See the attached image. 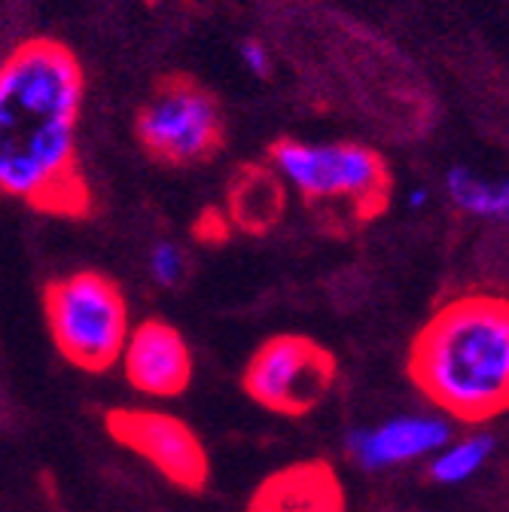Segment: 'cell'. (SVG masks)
<instances>
[{
    "label": "cell",
    "mask_w": 509,
    "mask_h": 512,
    "mask_svg": "<svg viewBox=\"0 0 509 512\" xmlns=\"http://www.w3.org/2000/svg\"><path fill=\"white\" fill-rule=\"evenodd\" d=\"M83 64L65 43L34 37L0 61V192L37 214L86 220L92 186L80 165Z\"/></svg>",
    "instance_id": "cell-1"
},
{
    "label": "cell",
    "mask_w": 509,
    "mask_h": 512,
    "mask_svg": "<svg viewBox=\"0 0 509 512\" xmlns=\"http://www.w3.org/2000/svg\"><path fill=\"white\" fill-rule=\"evenodd\" d=\"M409 375L439 412L458 421L479 424L509 412V302H445L412 342Z\"/></svg>",
    "instance_id": "cell-2"
},
{
    "label": "cell",
    "mask_w": 509,
    "mask_h": 512,
    "mask_svg": "<svg viewBox=\"0 0 509 512\" xmlns=\"http://www.w3.org/2000/svg\"><path fill=\"white\" fill-rule=\"evenodd\" d=\"M269 165L317 217L339 220V229L366 223L388 205L391 174L369 147L281 138L269 147Z\"/></svg>",
    "instance_id": "cell-3"
},
{
    "label": "cell",
    "mask_w": 509,
    "mask_h": 512,
    "mask_svg": "<svg viewBox=\"0 0 509 512\" xmlns=\"http://www.w3.org/2000/svg\"><path fill=\"white\" fill-rule=\"evenodd\" d=\"M43 317L58 354L92 375L119 363L132 333L122 287L92 269L49 281L43 290Z\"/></svg>",
    "instance_id": "cell-4"
},
{
    "label": "cell",
    "mask_w": 509,
    "mask_h": 512,
    "mask_svg": "<svg viewBox=\"0 0 509 512\" xmlns=\"http://www.w3.org/2000/svg\"><path fill=\"white\" fill-rule=\"evenodd\" d=\"M135 135L144 153L168 168H193L211 162L226 138L217 98L196 80L171 74L156 83L138 110Z\"/></svg>",
    "instance_id": "cell-5"
},
{
    "label": "cell",
    "mask_w": 509,
    "mask_h": 512,
    "mask_svg": "<svg viewBox=\"0 0 509 512\" xmlns=\"http://www.w3.org/2000/svg\"><path fill=\"white\" fill-rule=\"evenodd\" d=\"M339 363L330 348L308 336L281 333L250 354L241 391L269 412L299 418L314 412L336 384Z\"/></svg>",
    "instance_id": "cell-6"
},
{
    "label": "cell",
    "mask_w": 509,
    "mask_h": 512,
    "mask_svg": "<svg viewBox=\"0 0 509 512\" xmlns=\"http://www.w3.org/2000/svg\"><path fill=\"white\" fill-rule=\"evenodd\" d=\"M104 427L122 448L144 458L171 485L183 491H202L208 485V448L177 415L159 409H110Z\"/></svg>",
    "instance_id": "cell-7"
},
{
    "label": "cell",
    "mask_w": 509,
    "mask_h": 512,
    "mask_svg": "<svg viewBox=\"0 0 509 512\" xmlns=\"http://www.w3.org/2000/svg\"><path fill=\"white\" fill-rule=\"evenodd\" d=\"M125 378L147 397H180L193 381V351L183 333L162 317H147L132 327L119 357Z\"/></svg>",
    "instance_id": "cell-8"
},
{
    "label": "cell",
    "mask_w": 509,
    "mask_h": 512,
    "mask_svg": "<svg viewBox=\"0 0 509 512\" xmlns=\"http://www.w3.org/2000/svg\"><path fill=\"white\" fill-rule=\"evenodd\" d=\"M452 439V424L439 415H400L372 430H351L348 452L366 470H385L436 455Z\"/></svg>",
    "instance_id": "cell-9"
},
{
    "label": "cell",
    "mask_w": 509,
    "mask_h": 512,
    "mask_svg": "<svg viewBox=\"0 0 509 512\" xmlns=\"http://www.w3.org/2000/svg\"><path fill=\"white\" fill-rule=\"evenodd\" d=\"M247 512H345V488L327 461H299L266 476Z\"/></svg>",
    "instance_id": "cell-10"
},
{
    "label": "cell",
    "mask_w": 509,
    "mask_h": 512,
    "mask_svg": "<svg viewBox=\"0 0 509 512\" xmlns=\"http://www.w3.org/2000/svg\"><path fill=\"white\" fill-rule=\"evenodd\" d=\"M287 208V183L266 165H241L226 189V220L238 232L266 235L272 232Z\"/></svg>",
    "instance_id": "cell-11"
},
{
    "label": "cell",
    "mask_w": 509,
    "mask_h": 512,
    "mask_svg": "<svg viewBox=\"0 0 509 512\" xmlns=\"http://www.w3.org/2000/svg\"><path fill=\"white\" fill-rule=\"evenodd\" d=\"M494 455L491 433H467L461 439H449L436 455H430V479L439 485L470 482Z\"/></svg>",
    "instance_id": "cell-12"
},
{
    "label": "cell",
    "mask_w": 509,
    "mask_h": 512,
    "mask_svg": "<svg viewBox=\"0 0 509 512\" xmlns=\"http://www.w3.org/2000/svg\"><path fill=\"white\" fill-rule=\"evenodd\" d=\"M445 189H449L452 202L467 214L491 220L509 217V180L488 183L467 168H452L449 177H445Z\"/></svg>",
    "instance_id": "cell-13"
},
{
    "label": "cell",
    "mask_w": 509,
    "mask_h": 512,
    "mask_svg": "<svg viewBox=\"0 0 509 512\" xmlns=\"http://www.w3.org/2000/svg\"><path fill=\"white\" fill-rule=\"evenodd\" d=\"M150 272L159 287H177L186 275V256L174 244H159L150 256Z\"/></svg>",
    "instance_id": "cell-14"
},
{
    "label": "cell",
    "mask_w": 509,
    "mask_h": 512,
    "mask_svg": "<svg viewBox=\"0 0 509 512\" xmlns=\"http://www.w3.org/2000/svg\"><path fill=\"white\" fill-rule=\"evenodd\" d=\"M241 61H244V68L250 74H257V77H269L272 71V58H269V49L260 43V40H244L241 49H238Z\"/></svg>",
    "instance_id": "cell-15"
},
{
    "label": "cell",
    "mask_w": 509,
    "mask_h": 512,
    "mask_svg": "<svg viewBox=\"0 0 509 512\" xmlns=\"http://www.w3.org/2000/svg\"><path fill=\"white\" fill-rule=\"evenodd\" d=\"M196 235L202 238L205 235V241H223L226 235H229V220H226V214L223 211H205L202 214V220L196 223Z\"/></svg>",
    "instance_id": "cell-16"
},
{
    "label": "cell",
    "mask_w": 509,
    "mask_h": 512,
    "mask_svg": "<svg viewBox=\"0 0 509 512\" xmlns=\"http://www.w3.org/2000/svg\"><path fill=\"white\" fill-rule=\"evenodd\" d=\"M424 202H427V192H424V189H415V192H412V199H409V205H412V208H421Z\"/></svg>",
    "instance_id": "cell-17"
}]
</instances>
